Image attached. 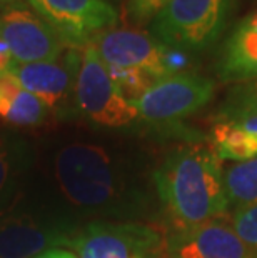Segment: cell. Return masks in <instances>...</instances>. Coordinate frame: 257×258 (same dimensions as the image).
I'll list each match as a JSON object with an SVG mask.
<instances>
[{"label":"cell","mask_w":257,"mask_h":258,"mask_svg":"<svg viewBox=\"0 0 257 258\" xmlns=\"http://www.w3.org/2000/svg\"><path fill=\"white\" fill-rule=\"evenodd\" d=\"M154 180L176 230L192 228L227 215L222 160L211 148H177L157 168Z\"/></svg>","instance_id":"obj_1"},{"label":"cell","mask_w":257,"mask_h":258,"mask_svg":"<svg viewBox=\"0 0 257 258\" xmlns=\"http://www.w3.org/2000/svg\"><path fill=\"white\" fill-rule=\"evenodd\" d=\"M234 0H169L150 22L152 35L172 50L202 52L219 40Z\"/></svg>","instance_id":"obj_2"},{"label":"cell","mask_w":257,"mask_h":258,"mask_svg":"<svg viewBox=\"0 0 257 258\" xmlns=\"http://www.w3.org/2000/svg\"><path fill=\"white\" fill-rule=\"evenodd\" d=\"M56 178L64 197L75 207L99 208L117 194L111 157L99 145L64 147L56 157Z\"/></svg>","instance_id":"obj_3"},{"label":"cell","mask_w":257,"mask_h":258,"mask_svg":"<svg viewBox=\"0 0 257 258\" xmlns=\"http://www.w3.org/2000/svg\"><path fill=\"white\" fill-rule=\"evenodd\" d=\"M74 103L87 120L99 127H127L139 118L132 102L124 97L109 74L107 65L90 43L82 47Z\"/></svg>","instance_id":"obj_4"},{"label":"cell","mask_w":257,"mask_h":258,"mask_svg":"<svg viewBox=\"0 0 257 258\" xmlns=\"http://www.w3.org/2000/svg\"><path fill=\"white\" fill-rule=\"evenodd\" d=\"M214 90V80L204 75L177 72L156 80L132 105L144 122L174 123L209 105Z\"/></svg>","instance_id":"obj_5"},{"label":"cell","mask_w":257,"mask_h":258,"mask_svg":"<svg viewBox=\"0 0 257 258\" xmlns=\"http://www.w3.org/2000/svg\"><path fill=\"white\" fill-rule=\"evenodd\" d=\"M107 67L140 70L154 80L177 74L174 50L152 34L134 29H109L89 42Z\"/></svg>","instance_id":"obj_6"},{"label":"cell","mask_w":257,"mask_h":258,"mask_svg":"<svg viewBox=\"0 0 257 258\" xmlns=\"http://www.w3.org/2000/svg\"><path fill=\"white\" fill-rule=\"evenodd\" d=\"M79 258H162L167 241L152 225L90 223L74 238Z\"/></svg>","instance_id":"obj_7"},{"label":"cell","mask_w":257,"mask_h":258,"mask_svg":"<svg viewBox=\"0 0 257 258\" xmlns=\"http://www.w3.org/2000/svg\"><path fill=\"white\" fill-rule=\"evenodd\" d=\"M29 4L72 48H82L119 22L117 9L109 0H29Z\"/></svg>","instance_id":"obj_8"},{"label":"cell","mask_w":257,"mask_h":258,"mask_svg":"<svg viewBox=\"0 0 257 258\" xmlns=\"http://www.w3.org/2000/svg\"><path fill=\"white\" fill-rule=\"evenodd\" d=\"M0 37L19 63L50 62L69 48L52 27L25 7H9L0 15Z\"/></svg>","instance_id":"obj_9"},{"label":"cell","mask_w":257,"mask_h":258,"mask_svg":"<svg viewBox=\"0 0 257 258\" xmlns=\"http://www.w3.org/2000/svg\"><path fill=\"white\" fill-rule=\"evenodd\" d=\"M82 48L69 47L62 55L50 62L19 63L12 62L7 74L14 77L27 92L34 93L48 108L74 100L75 82L80 69Z\"/></svg>","instance_id":"obj_10"},{"label":"cell","mask_w":257,"mask_h":258,"mask_svg":"<svg viewBox=\"0 0 257 258\" xmlns=\"http://www.w3.org/2000/svg\"><path fill=\"white\" fill-rule=\"evenodd\" d=\"M169 258H255L226 217L176 230L167 240Z\"/></svg>","instance_id":"obj_11"},{"label":"cell","mask_w":257,"mask_h":258,"mask_svg":"<svg viewBox=\"0 0 257 258\" xmlns=\"http://www.w3.org/2000/svg\"><path fill=\"white\" fill-rule=\"evenodd\" d=\"M64 228L29 217H9L0 220V258H35L60 245H70Z\"/></svg>","instance_id":"obj_12"},{"label":"cell","mask_w":257,"mask_h":258,"mask_svg":"<svg viewBox=\"0 0 257 258\" xmlns=\"http://www.w3.org/2000/svg\"><path fill=\"white\" fill-rule=\"evenodd\" d=\"M216 72L226 84H245L257 79V12L234 27L219 53Z\"/></svg>","instance_id":"obj_13"},{"label":"cell","mask_w":257,"mask_h":258,"mask_svg":"<svg viewBox=\"0 0 257 258\" xmlns=\"http://www.w3.org/2000/svg\"><path fill=\"white\" fill-rule=\"evenodd\" d=\"M47 103L27 92L12 75L0 74V118L20 127H37L48 117Z\"/></svg>","instance_id":"obj_14"},{"label":"cell","mask_w":257,"mask_h":258,"mask_svg":"<svg viewBox=\"0 0 257 258\" xmlns=\"http://www.w3.org/2000/svg\"><path fill=\"white\" fill-rule=\"evenodd\" d=\"M211 150L229 162H244L257 157V137L234 120L216 113L209 132Z\"/></svg>","instance_id":"obj_15"},{"label":"cell","mask_w":257,"mask_h":258,"mask_svg":"<svg viewBox=\"0 0 257 258\" xmlns=\"http://www.w3.org/2000/svg\"><path fill=\"white\" fill-rule=\"evenodd\" d=\"M224 188L234 212L257 203V157L224 168Z\"/></svg>","instance_id":"obj_16"},{"label":"cell","mask_w":257,"mask_h":258,"mask_svg":"<svg viewBox=\"0 0 257 258\" xmlns=\"http://www.w3.org/2000/svg\"><path fill=\"white\" fill-rule=\"evenodd\" d=\"M217 115L227 117L242 125L245 130L257 137V103L249 100L242 95H239L234 90L227 95V100L219 108Z\"/></svg>","instance_id":"obj_17"},{"label":"cell","mask_w":257,"mask_h":258,"mask_svg":"<svg viewBox=\"0 0 257 258\" xmlns=\"http://www.w3.org/2000/svg\"><path fill=\"white\" fill-rule=\"evenodd\" d=\"M231 225L239 238L247 245V248L257 258V203L234 212Z\"/></svg>","instance_id":"obj_18"},{"label":"cell","mask_w":257,"mask_h":258,"mask_svg":"<svg viewBox=\"0 0 257 258\" xmlns=\"http://www.w3.org/2000/svg\"><path fill=\"white\" fill-rule=\"evenodd\" d=\"M167 2L169 0H127V17L134 24H147Z\"/></svg>","instance_id":"obj_19"},{"label":"cell","mask_w":257,"mask_h":258,"mask_svg":"<svg viewBox=\"0 0 257 258\" xmlns=\"http://www.w3.org/2000/svg\"><path fill=\"white\" fill-rule=\"evenodd\" d=\"M236 93L239 95H242L245 98H249V100H252L257 103V79L250 80V82H245V84H239L232 89Z\"/></svg>","instance_id":"obj_20"},{"label":"cell","mask_w":257,"mask_h":258,"mask_svg":"<svg viewBox=\"0 0 257 258\" xmlns=\"http://www.w3.org/2000/svg\"><path fill=\"white\" fill-rule=\"evenodd\" d=\"M10 172V160H9V153L5 150V147L0 144V191L4 190L5 183H7Z\"/></svg>","instance_id":"obj_21"},{"label":"cell","mask_w":257,"mask_h":258,"mask_svg":"<svg viewBox=\"0 0 257 258\" xmlns=\"http://www.w3.org/2000/svg\"><path fill=\"white\" fill-rule=\"evenodd\" d=\"M14 62L12 52H10V47L7 45V42L0 37V74L7 72V69L10 67V63Z\"/></svg>","instance_id":"obj_22"},{"label":"cell","mask_w":257,"mask_h":258,"mask_svg":"<svg viewBox=\"0 0 257 258\" xmlns=\"http://www.w3.org/2000/svg\"><path fill=\"white\" fill-rule=\"evenodd\" d=\"M35 258H79L74 251H69V250H60V248H52V250H47L43 251L42 255L35 256Z\"/></svg>","instance_id":"obj_23"},{"label":"cell","mask_w":257,"mask_h":258,"mask_svg":"<svg viewBox=\"0 0 257 258\" xmlns=\"http://www.w3.org/2000/svg\"><path fill=\"white\" fill-rule=\"evenodd\" d=\"M27 0H0V4L9 5V7H24Z\"/></svg>","instance_id":"obj_24"},{"label":"cell","mask_w":257,"mask_h":258,"mask_svg":"<svg viewBox=\"0 0 257 258\" xmlns=\"http://www.w3.org/2000/svg\"><path fill=\"white\" fill-rule=\"evenodd\" d=\"M109 2L112 4V2H122V0H109Z\"/></svg>","instance_id":"obj_25"}]
</instances>
